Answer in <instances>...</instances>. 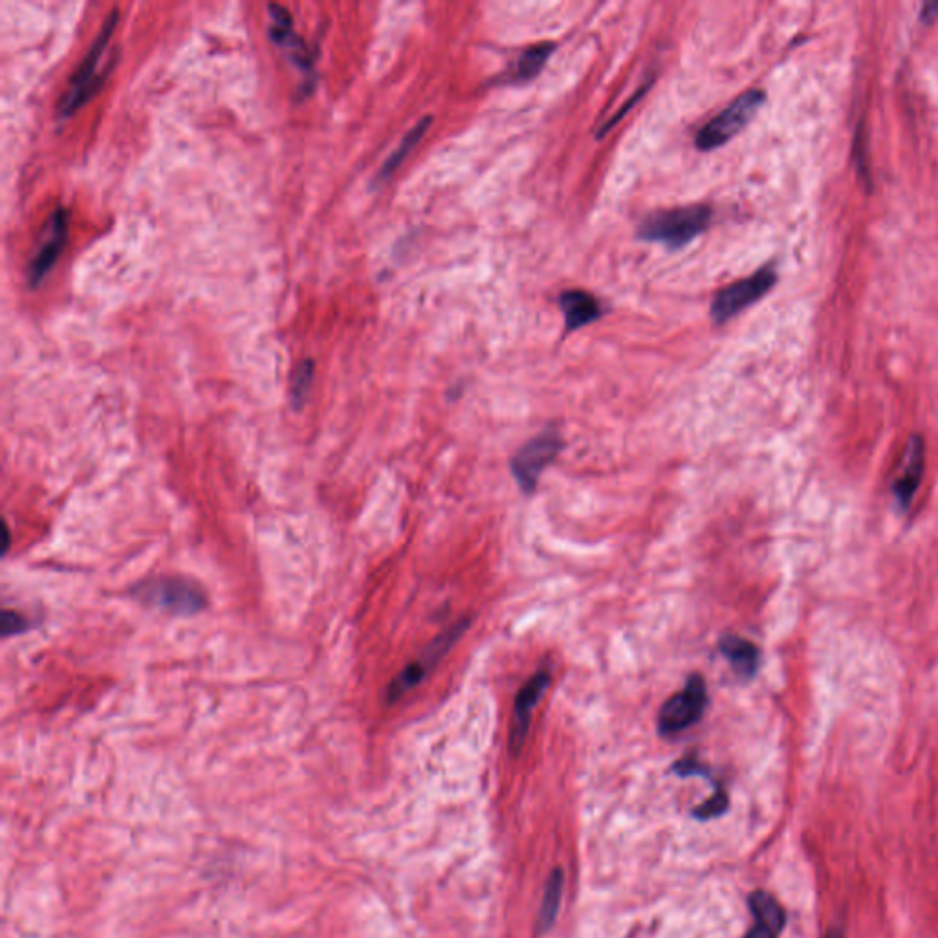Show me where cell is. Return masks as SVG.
<instances>
[{
    "label": "cell",
    "instance_id": "cell-3",
    "mask_svg": "<svg viewBox=\"0 0 938 938\" xmlns=\"http://www.w3.org/2000/svg\"><path fill=\"white\" fill-rule=\"evenodd\" d=\"M707 706L706 680L701 673H693L685 680L684 690L674 693L671 699L663 702L658 713V732L662 737H674L682 734L696 723H701Z\"/></svg>",
    "mask_w": 938,
    "mask_h": 938
},
{
    "label": "cell",
    "instance_id": "cell-8",
    "mask_svg": "<svg viewBox=\"0 0 938 938\" xmlns=\"http://www.w3.org/2000/svg\"><path fill=\"white\" fill-rule=\"evenodd\" d=\"M776 281L777 274L774 266H766L748 279L726 286L724 290L718 291L712 302V318L715 319V323H726L728 319L759 301L760 297H765L774 288Z\"/></svg>",
    "mask_w": 938,
    "mask_h": 938
},
{
    "label": "cell",
    "instance_id": "cell-23",
    "mask_svg": "<svg viewBox=\"0 0 938 938\" xmlns=\"http://www.w3.org/2000/svg\"><path fill=\"white\" fill-rule=\"evenodd\" d=\"M920 19L924 22H934L938 17V2H926L923 6V13H920Z\"/></svg>",
    "mask_w": 938,
    "mask_h": 938
},
{
    "label": "cell",
    "instance_id": "cell-2",
    "mask_svg": "<svg viewBox=\"0 0 938 938\" xmlns=\"http://www.w3.org/2000/svg\"><path fill=\"white\" fill-rule=\"evenodd\" d=\"M119 13L116 10L110 11L107 21L103 24L102 30L97 33L96 41L85 55L76 74L72 76L71 85L66 88L65 96L60 102L61 118H71L74 114L87 105L93 99L94 94L99 90L102 83L105 82V76L99 72V63H102L103 54L107 50L108 41L113 38L114 30L118 26Z\"/></svg>",
    "mask_w": 938,
    "mask_h": 938
},
{
    "label": "cell",
    "instance_id": "cell-24",
    "mask_svg": "<svg viewBox=\"0 0 938 938\" xmlns=\"http://www.w3.org/2000/svg\"><path fill=\"white\" fill-rule=\"evenodd\" d=\"M825 938H845V935H843L842 929L832 928L829 929V934L825 935Z\"/></svg>",
    "mask_w": 938,
    "mask_h": 938
},
{
    "label": "cell",
    "instance_id": "cell-10",
    "mask_svg": "<svg viewBox=\"0 0 938 938\" xmlns=\"http://www.w3.org/2000/svg\"><path fill=\"white\" fill-rule=\"evenodd\" d=\"M66 233H68V216H66V211L63 207H57L54 215L50 216L38 252L28 266L30 286L41 285L44 277L49 276L50 270L54 268L55 263L60 259L61 252L65 248Z\"/></svg>",
    "mask_w": 938,
    "mask_h": 938
},
{
    "label": "cell",
    "instance_id": "cell-17",
    "mask_svg": "<svg viewBox=\"0 0 938 938\" xmlns=\"http://www.w3.org/2000/svg\"><path fill=\"white\" fill-rule=\"evenodd\" d=\"M563 887H565V874L557 867L552 871L545 885V895L541 900L540 917H537V934H545L556 923L557 913L562 907Z\"/></svg>",
    "mask_w": 938,
    "mask_h": 938
},
{
    "label": "cell",
    "instance_id": "cell-9",
    "mask_svg": "<svg viewBox=\"0 0 938 938\" xmlns=\"http://www.w3.org/2000/svg\"><path fill=\"white\" fill-rule=\"evenodd\" d=\"M552 676L546 669H541L530 676L529 682L519 690L515 702H513L512 728H510V752L512 755L521 754L524 740L529 735L532 712L540 704L546 690L551 687Z\"/></svg>",
    "mask_w": 938,
    "mask_h": 938
},
{
    "label": "cell",
    "instance_id": "cell-20",
    "mask_svg": "<svg viewBox=\"0 0 938 938\" xmlns=\"http://www.w3.org/2000/svg\"><path fill=\"white\" fill-rule=\"evenodd\" d=\"M312 380L313 362L312 360H305V362L297 365L296 373L291 377V402L296 404V407H301L305 404L310 385H312Z\"/></svg>",
    "mask_w": 938,
    "mask_h": 938
},
{
    "label": "cell",
    "instance_id": "cell-22",
    "mask_svg": "<svg viewBox=\"0 0 938 938\" xmlns=\"http://www.w3.org/2000/svg\"><path fill=\"white\" fill-rule=\"evenodd\" d=\"M2 637L10 638L15 637V635H21V632L26 631L28 627H30V621L24 618V616L19 615L15 610H2Z\"/></svg>",
    "mask_w": 938,
    "mask_h": 938
},
{
    "label": "cell",
    "instance_id": "cell-12",
    "mask_svg": "<svg viewBox=\"0 0 938 938\" xmlns=\"http://www.w3.org/2000/svg\"><path fill=\"white\" fill-rule=\"evenodd\" d=\"M926 448H924L923 438L915 435L907 443L906 454H904V465H902L898 479L893 484V493L900 508H909L913 499L917 495L918 486L923 482L924 468H926Z\"/></svg>",
    "mask_w": 938,
    "mask_h": 938
},
{
    "label": "cell",
    "instance_id": "cell-5",
    "mask_svg": "<svg viewBox=\"0 0 938 938\" xmlns=\"http://www.w3.org/2000/svg\"><path fill=\"white\" fill-rule=\"evenodd\" d=\"M563 448L565 440L562 435L554 429H546L518 449L510 462V469L523 493L530 495L537 490L541 473L559 457Z\"/></svg>",
    "mask_w": 938,
    "mask_h": 938
},
{
    "label": "cell",
    "instance_id": "cell-14",
    "mask_svg": "<svg viewBox=\"0 0 938 938\" xmlns=\"http://www.w3.org/2000/svg\"><path fill=\"white\" fill-rule=\"evenodd\" d=\"M718 651L728 660L729 665L739 679L752 680L759 671V648L746 638L737 637V635H724L718 640Z\"/></svg>",
    "mask_w": 938,
    "mask_h": 938
},
{
    "label": "cell",
    "instance_id": "cell-7",
    "mask_svg": "<svg viewBox=\"0 0 938 938\" xmlns=\"http://www.w3.org/2000/svg\"><path fill=\"white\" fill-rule=\"evenodd\" d=\"M468 620L459 621L454 627H449L448 631H444L440 637L435 638L427 646L426 651H422L420 657L416 658L415 662L405 665L399 671L398 676L388 684L387 701H399L411 690H415L416 685L422 684V680L426 679L429 671L448 654L449 649L454 648L455 643L459 642L462 635L468 631Z\"/></svg>",
    "mask_w": 938,
    "mask_h": 938
},
{
    "label": "cell",
    "instance_id": "cell-6",
    "mask_svg": "<svg viewBox=\"0 0 938 938\" xmlns=\"http://www.w3.org/2000/svg\"><path fill=\"white\" fill-rule=\"evenodd\" d=\"M135 598L174 616L196 615L205 607V596L199 587L185 579L163 577L141 583L132 590Z\"/></svg>",
    "mask_w": 938,
    "mask_h": 938
},
{
    "label": "cell",
    "instance_id": "cell-11",
    "mask_svg": "<svg viewBox=\"0 0 938 938\" xmlns=\"http://www.w3.org/2000/svg\"><path fill=\"white\" fill-rule=\"evenodd\" d=\"M748 906L754 917V926L745 938H779L787 924V913L776 896L766 891H754L748 898Z\"/></svg>",
    "mask_w": 938,
    "mask_h": 938
},
{
    "label": "cell",
    "instance_id": "cell-15",
    "mask_svg": "<svg viewBox=\"0 0 938 938\" xmlns=\"http://www.w3.org/2000/svg\"><path fill=\"white\" fill-rule=\"evenodd\" d=\"M563 313H565L566 330L583 329L587 324L594 323L596 319L601 318V305L598 299L585 290H568L563 291L559 297Z\"/></svg>",
    "mask_w": 938,
    "mask_h": 938
},
{
    "label": "cell",
    "instance_id": "cell-13",
    "mask_svg": "<svg viewBox=\"0 0 938 938\" xmlns=\"http://www.w3.org/2000/svg\"><path fill=\"white\" fill-rule=\"evenodd\" d=\"M268 10H270L271 17V41H274L277 46H283V49L290 54L291 61H294L299 68H302V71H310L312 60H310L308 46L305 44V41H302L301 38H297L296 32L291 30L294 21H291L290 11L279 4H270L268 6Z\"/></svg>",
    "mask_w": 938,
    "mask_h": 938
},
{
    "label": "cell",
    "instance_id": "cell-19",
    "mask_svg": "<svg viewBox=\"0 0 938 938\" xmlns=\"http://www.w3.org/2000/svg\"><path fill=\"white\" fill-rule=\"evenodd\" d=\"M729 799L728 792H726V788L723 785H718L715 790H713L712 798L704 801L701 807H696L693 810V816H695L696 820L707 821L715 820V818H721V816L726 814V810H728Z\"/></svg>",
    "mask_w": 938,
    "mask_h": 938
},
{
    "label": "cell",
    "instance_id": "cell-4",
    "mask_svg": "<svg viewBox=\"0 0 938 938\" xmlns=\"http://www.w3.org/2000/svg\"><path fill=\"white\" fill-rule=\"evenodd\" d=\"M765 97V93L757 90V88L737 97L729 107L724 108L723 113L710 119L699 130L695 138L696 149L699 151H713V149H718L724 143H728L734 136L739 135L740 130L745 129L746 125L750 124L757 110L763 107Z\"/></svg>",
    "mask_w": 938,
    "mask_h": 938
},
{
    "label": "cell",
    "instance_id": "cell-16",
    "mask_svg": "<svg viewBox=\"0 0 938 938\" xmlns=\"http://www.w3.org/2000/svg\"><path fill=\"white\" fill-rule=\"evenodd\" d=\"M554 50H556V44L554 43L535 44V46L524 50L523 54L519 55V60L515 61L508 82L518 83V85L521 83L523 85V83L535 79V77L540 76V72L545 68Z\"/></svg>",
    "mask_w": 938,
    "mask_h": 938
},
{
    "label": "cell",
    "instance_id": "cell-1",
    "mask_svg": "<svg viewBox=\"0 0 938 938\" xmlns=\"http://www.w3.org/2000/svg\"><path fill=\"white\" fill-rule=\"evenodd\" d=\"M712 218L707 205H687L674 210L657 211L638 227V237L649 243H660L671 249L684 248L706 232Z\"/></svg>",
    "mask_w": 938,
    "mask_h": 938
},
{
    "label": "cell",
    "instance_id": "cell-21",
    "mask_svg": "<svg viewBox=\"0 0 938 938\" xmlns=\"http://www.w3.org/2000/svg\"><path fill=\"white\" fill-rule=\"evenodd\" d=\"M673 774L680 777H704L712 782L713 787H717L718 782L713 779L712 771L707 770L706 766L702 765L701 760L696 759L695 755H687L684 759H679L671 768Z\"/></svg>",
    "mask_w": 938,
    "mask_h": 938
},
{
    "label": "cell",
    "instance_id": "cell-18",
    "mask_svg": "<svg viewBox=\"0 0 938 938\" xmlns=\"http://www.w3.org/2000/svg\"><path fill=\"white\" fill-rule=\"evenodd\" d=\"M433 118L431 116H426V118H422L418 124L413 127V129L404 136V140L399 141L398 147L391 152V157L385 160L382 169H380V173H377V180H387L391 179V174L396 171V169L402 166L405 158L409 157L411 151L415 149L418 143H420L422 138L426 136V130L429 129V125H431Z\"/></svg>",
    "mask_w": 938,
    "mask_h": 938
}]
</instances>
